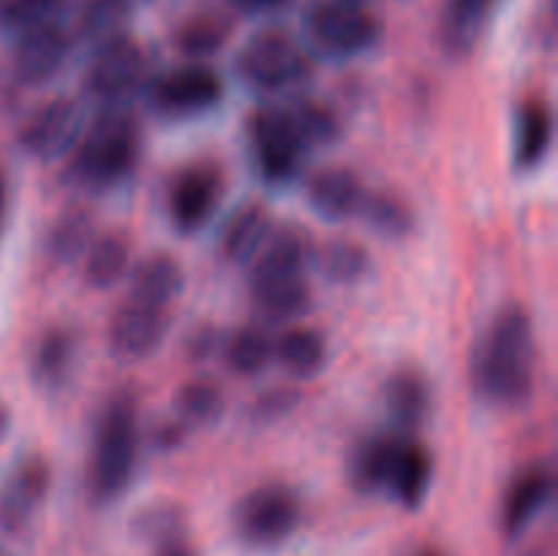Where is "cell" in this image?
<instances>
[{
  "instance_id": "6da1fadb",
  "label": "cell",
  "mask_w": 558,
  "mask_h": 556,
  "mask_svg": "<svg viewBox=\"0 0 558 556\" xmlns=\"http://www.w3.org/2000/svg\"><path fill=\"white\" fill-rule=\"evenodd\" d=\"M472 387L485 403L518 409L537 382V336L523 305L510 303L490 319L472 354Z\"/></svg>"
},
{
  "instance_id": "7a4b0ae2",
  "label": "cell",
  "mask_w": 558,
  "mask_h": 556,
  "mask_svg": "<svg viewBox=\"0 0 558 556\" xmlns=\"http://www.w3.org/2000/svg\"><path fill=\"white\" fill-rule=\"evenodd\" d=\"M142 158V131L125 107H104L65 156V180L82 191H112L131 178Z\"/></svg>"
},
{
  "instance_id": "3957f363",
  "label": "cell",
  "mask_w": 558,
  "mask_h": 556,
  "mask_svg": "<svg viewBox=\"0 0 558 556\" xmlns=\"http://www.w3.org/2000/svg\"><path fill=\"white\" fill-rule=\"evenodd\" d=\"M311 243L300 229L272 227L259 254L248 262V292L256 311L270 322H294L311 309L305 270Z\"/></svg>"
},
{
  "instance_id": "277c9868",
  "label": "cell",
  "mask_w": 558,
  "mask_h": 556,
  "mask_svg": "<svg viewBox=\"0 0 558 556\" xmlns=\"http://www.w3.org/2000/svg\"><path fill=\"white\" fill-rule=\"evenodd\" d=\"M136 398L118 392L104 403L96 420L87 461V488L98 505H109L125 494L140 463L142 431Z\"/></svg>"
},
{
  "instance_id": "5b68a950",
  "label": "cell",
  "mask_w": 558,
  "mask_h": 556,
  "mask_svg": "<svg viewBox=\"0 0 558 556\" xmlns=\"http://www.w3.org/2000/svg\"><path fill=\"white\" fill-rule=\"evenodd\" d=\"M300 523V499L289 485L265 483L248 491L232 512L234 534L254 551H270L287 543Z\"/></svg>"
},
{
  "instance_id": "8992f818",
  "label": "cell",
  "mask_w": 558,
  "mask_h": 556,
  "mask_svg": "<svg viewBox=\"0 0 558 556\" xmlns=\"http://www.w3.org/2000/svg\"><path fill=\"white\" fill-rule=\"evenodd\" d=\"M248 145L256 172L270 185H287L303 169L308 147L300 140L287 107H262L248 118Z\"/></svg>"
},
{
  "instance_id": "52a82bcc",
  "label": "cell",
  "mask_w": 558,
  "mask_h": 556,
  "mask_svg": "<svg viewBox=\"0 0 558 556\" xmlns=\"http://www.w3.org/2000/svg\"><path fill=\"white\" fill-rule=\"evenodd\" d=\"M238 74L245 85L262 93H283L303 85L314 74L308 52L283 33H262L238 55Z\"/></svg>"
},
{
  "instance_id": "ba28073f",
  "label": "cell",
  "mask_w": 558,
  "mask_h": 556,
  "mask_svg": "<svg viewBox=\"0 0 558 556\" xmlns=\"http://www.w3.org/2000/svg\"><path fill=\"white\" fill-rule=\"evenodd\" d=\"M223 80L205 63L178 65L158 74L145 87V101L158 118L189 120L210 112L221 104Z\"/></svg>"
},
{
  "instance_id": "9c48e42d",
  "label": "cell",
  "mask_w": 558,
  "mask_h": 556,
  "mask_svg": "<svg viewBox=\"0 0 558 556\" xmlns=\"http://www.w3.org/2000/svg\"><path fill=\"white\" fill-rule=\"evenodd\" d=\"M147 82L145 49L129 36L98 44L87 65V93L104 107H125Z\"/></svg>"
},
{
  "instance_id": "30bf717a",
  "label": "cell",
  "mask_w": 558,
  "mask_h": 556,
  "mask_svg": "<svg viewBox=\"0 0 558 556\" xmlns=\"http://www.w3.org/2000/svg\"><path fill=\"white\" fill-rule=\"evenodd\" d=\"M308 36L330 58H354L379 41V22L352 0H325L308 11Z\"/></svg>"
},
{
  "instance_id": "8fae6325",
  "label": "cell",
  "mask_w": 558,
  "mask_h": 556,
  "mask_svg": "<svg viewBox=\"0 0 558 556\" xmlns=\"http://www.w3.org/2000/svg\"><path fill=\"white\" fill-rule=\"evenodd\" d=\"M85 129V109L76 98L58 96L41 104L20 129V147L38 161L65 158Z\"/></svg>"
},
{
  "instance_id": "7c38bea8",
  "label": "cell",
  "mask_w": 558,
  "mask_h": 556,
  "mask_svg": "<svg viewBox=\"0 0 558 556\" xmlns=\"http://www.w3.org/2000/svg\"><path fill=\"white\" fill-rule=\"evenodd\" d=\"M223 200V178L210 164H191L180 169L167 191L169 223L180 234H196L216 216Z\"/></svg>"
},
{
  "instance_id": "4fadbf2b",
  "label": "cell",
  "mask_w": 558,
  "mask_h": 556,
  "mask_svg": "<svg viewBox=\"0 0 558 556\" xmlns=\"http://www.w3.org/2000/svg\"><path fill=\"white\" fill-rule=\"evenodd\" d=\"M169 333V309L125 298L109 319V347L123 360L150 358Z\"/></svg>"
},
{
  "instance_id": "5bb4252c",
  "label": "cell",
  "mask_w": 558,
  "mask_h": 556,
  "mask_svg": "<svg viewBox=\"0 0 558 556\" xmlns=\"http://www.w3.org/2000/svg\"><path fill=\"white\" fill-rule=\"evenodd\" d=\"M49 480H52V472H49L47 458L36 456V452L20 458L3 474L0 480V532L14 534L31 521L33 512L47 496Z\"/></svg>"
},
{
  "instance_id": "9a60e30c",
  "label": "cell",
  "mask_w": 558,
  "mask_h": 556,
  "mask_svg": "<svg viewBox=\"0 0 558 556\" xmlns=\"http://www.w3.org/2000/svg\"><path fill=\"white\" fill-rule=\"evenodd\" d=\"M71 52V38L58 22L31 27L20 33L14 49V74L25 85H44L65 65Z\"/></svg>"
},
{
  "instance_id": "2e32d148",
  "label": "cell",
  "mask_w": 558,
  "mask_h": 556,
  "mask_svg": "<svg viewBox=\"0 0 558 556\" xmlns=\"http://www.w3.org/2000/svg\"><path fill=\"white\" fill-rule=\"evenodd\" d=\"M554 472L543 463H534V467L518 472L512 478L510 488H507L505 501H501V527H505V532L510 537H518L548 507V501L554 499Z\"/></svg>"
},
{
  "instance_id": "e0dca14e",
  "label": "cell",
  "mask_w": 558,
  "mask_h": 556,
  "mask_svg": "<svg viewBox=\"0 0 558 556\" xmlns=\"http://www.w3.org/2000/svg\"><path fill=\"white\" fill-rule=\"evenodd\" d=\"M365 194H368V189H365L363 180L352 169L343 167L322 169L308 180V189H305L308 205L314 207L316 216L336 223L357 218Z\"/></svg>"
},
{
  "instance_id": "ac0fdd59",
  "label": "cell",
  "mask_w": 558,
  "mask_h": 556,
  "mask_svg": "<svg viewBox=\"0 0 558 556\" xmlns=\"http://www.w3.org/2000/svg\"><path fill=\"white\" fill-rule=\"evenodd\" d=\"M381 398H385L387 418H390L392 428L398 434L414 436V431L425 423L430 412L428 379L417 368H409V365L387 376Z\"/></svg>"
},
{
  "instance_id": "d6986e66",
  "label": "cell",
  "mask_w": 558,
  "mask_h": 556,
  "mask_svg": "<svg viewBox=\"0 0 558 556\" xmlns=\"http://www.w3.org/2000/svg\"><path fill=\"white\" fill-rule=\"evenodd\" d=\"M434 480V458L414 436L403 434L387 478V494L407 510H417L425 501Z\"/></svg>"
},
{
  "instance_id": "ffe728a7",
  "label": "cell",
  "mask_w": 558,
  "mask_h": 556,
  "mask_svg": "<svg viewBox=\"0 0 558 556\" xmlns=\"http://www.w3.org/2000/svg\"><path fill=\"white\" fill-rule=\"evenodd\" d=\"M183 267L174 256L153 254L145 256L134 270L129 273V298L142 303L169 309L180 292H183Z\"/></svg>"
},
{
  "instance_id": "44dd1931",
  "label": "cell",
  "mask_w": 558,
  "mask_h": 556,
  "mask_svg": "<svg viewBox=\"0 0 558 556\" xmlns=\"http://www.w3.org/2000/svg\"><path fill=\"white\" fill-rule=\"evenodd\" d=\"M82 278L93 289H112L129 276L131 243L120 232H96L82 254Z\"/></svg>"
},
{
  "instance_id": "7402d4cb",
  "label": "cell",
  "mask_w": 558,
  "mask_h": 556,
  "mask_svg": "<svg viewBox=\"0 0 558 556\" xmlns=\"http://www.w3.org/2000/svg\"><path fill=\"white\" fill-rule=\"evenodd\" d=\"M554 142V114L548 104L532 98L521 104L515 118V145H512V164L521 172L539 167L545 161Z\"/></svg>"
},
{
  "instance_id": "603a6c76",
  "label": "cell",
  "mask_w": 558,
  "mask_h": 556,
  "mask_svg": "<svg viewBox=\"0 0 558 556\" xmlns=\"http://www.w3.org/2000/svg\"><path fill=\"white\" fill-rule=\"evenodd\" d=\"M272 360L294 379H314L327 363L325 336L314 327H287L272 338Z\"/></svg>"
},
{
  "instance_id": "cb8c5ba5",
  "label": "cell",
  "mask_w": 558,
  "mask_h": 556,
  "mask_svg": "<svg viewBox=\"0 0 558 556\" xmlns=\"http://www.w3.org/2000/svg\"><path fill=\"white\" fill-rule=\"evenodd\" d=\"M401 436L403 434H398V431L376 434L354 447L352 458H349V478L360 494H379L387 488V478H390Z\"/></svg>"
},
{
  "instance_id": "d4e9b609",
  "label": "cell",
  "mask_w": 558,
  "mask_h": 556,
  "mask_svg": "<svg viewBox=\"0 0 558 556\" xmlns=\"http://www.w3.org/2000/svg\"><path fill=\"white\" fill-rule=\"evenodd\" d=\"M270 213L262 205H245L234 213L221 232V254L234 265L248 267V262L259 254L265 240L272 232Z\"/></svg>"
},
{
  "instance_id": "484cf974",
  "label": "cell",
  "mask_w": 558,
  "mask_h": 556,
  "mask_svg": "<svg viewBox=\"0 0 558 556\" xmlns=\"http://www.w3.org/2000/svg\"><path fill=\"white\" fill-rule=\"evenodd\" d=\"M496 0H447L441 16V41L450 55H469L477 47L485 25L490 20Z\"/></svg>"
},
{
  "instance_id": "4316f807",
  "label": "cell",
  "mask_w": 558,
  "mask_h": 556,
  "mask_svg": "<svg viewBox=\"0 0 558 556\" xmlns=\"http://www.w3.org/2000/svg\"><path fill=\"white\" fill-rule=\"evenodd\" d=\"M76 358V336L71 327H49L41 338H38L36 349H33L31 371L33 379L41 387L52 390L69 379L71 368H74Z\"/></svg>"
},
{
  "instance_id": "83f0119b",
  "label": "cell",
  "mask_w": 558,
  "mask_h": 556,
  "mask_svg": "<svg viewBox=\"0 0 558 556\" xmlns=\"http://www.w3.org/2000/svg\"><path fill=\"white\" fill-rule=\"evenodd\" d=\"M221 354L234 376H259L272 363V336L262 325H245L221 338Z\"/></svg>"
},
{
  "instance_id": "f1b7e54d",
  "label": "cell",
  "mask_w": 558,
  "mask_h": 556,
  "mask_svg": "<svg viewBox=\"0 0 558 556\" xmlns=\"http://www.w3.org/2000/svg\"><path fill=\"white\" fill-rule=\"evenodd\" d=\"M227 409V396L221 387L210 379H191L174 396V412H178V423L185 428H196V425H213L223 418Z\"/></svg>"
},
{
  "instance_id": "f546056e",
  "label": "cell",
  "mask_w": 558,
  "mask_h": 556,
  "mask_svg": "<svg viewBox=\"0 0 558 556\" xmlns=\"http://www.w3.org/2000/svg\"><path fill=\"white\" fill-rule=\"evenodd\" d=\"M311 262L332 283H354L368 270V254L352 240H330L311 254Z\"/></svg>"
},
{
  "instance_id": "4dcf8cb0",
  "label": "cell",
  "mask_w": 558,
  "mask_h": 556,
  "mask_svg": "<svg viewBox=\"0 0 558 556\" xmlns=\"http://www.w3.org/2000/svg\"><path fill=\"white\" fill-rule=\"evenodd\" d=\"M357 218H363L376 234L390 240L407 238L414 223V216L407 202L398 200L396 194H385V191H368Z\"/></svg>"
},
{
  "instance_id": "1f68e13d",
  "label": "cell",
  "mask_w": 558,
  "mask_h": 556,
  "mask_svg": "<svg viewBox=\"0 0 558 556\" xmlns=\"http://www.w3.org/2000/svg\"><path fill=\"white\" fill-rule=\"evenodd\" d=\"M93 238H96V223H93V218L82 210H71L65 216H60L54 221V227L49 229L47 251L52 259L71 265V262L82 259V254H85Z\"/></svg>"
},
{
  "instance_id": "d6a6232c",
  "label": "cell",
  "mask_w": 558,
  "mask_h": 556,
  "mask_svg": "<svg viewBox=\"0 0 558 556\" xmlns=\"http://www.w3.org/2000/svg\"><path fill=\"white\" fill-rule=\"evenodd\" d=\"M287 112L308 150L332 145L338 140V134H341V123H338L336 112L330 107H325V104L294 101L289 104Z\"/></svg>"
},
{
  "instance_id": "836d02e7",
  "label": "cell",
  "mask_w": 558,
  "mask_h": 556,
  "mask_svg": "<svg viewBox=\"0 0 558 556\" xmlns=\"http://www.w3.org/2000/svg\"><path fill=\"white\" fill-rule=\"evenodd\" d=\"M129 0H87L80 16L82 36L90 41L104 44L109 38L123 36V25L129 22Z\"/></svg>"
},
{
  "instance_id": "e575fe53",
  "label": "cell",
  "mask_w": 558,
  "mask_h": 556,
  "mask_svg": "<svg viewBox=\"0 0 558 556\" xmlns=\"http://www.w3.org/2000/svg\"><path fill=\"white\" fill-rule=\"evenodd\" d=\"M229 36V27L216 16H205V20H191L180 27L178 33V49L191 58L194 63H202L205 58L216 55L223 47Z\"/></svg>"
},
{
  "instance_id": "d590c367",
  "label": "cell",
  "mask_w": 558,
  "mask_h": 556,
  "mask_svg": "<svg viewBox=\"0 0 558 556\" xmlns=\"http://www.w3.org/2000/svg\"><path fill=\"white\" fill-rule=\"evenodd\" d=\"M69 5V0H3L0 3V25L9 31H31V27L49 25L60 11Z\"/></svg>"
},
{
  "instance_id": "8d00e7d4",
  "label": "cell",
  "mask_w": 558,
  "mask_h": 556,
  "mask_svg": "<svg viewBox=\"0 0 558 556\" xmlns=\"http://www.w3.org/2000/svg\"><path fill=\"white\" fill-rule=\"evenodd\" d=\"M221 349V336H218L216 327L210 325H202L196 327L194 333H191L189 338H185V352H189L191 360H207L213 352H218Z\"/></svg>"
},
{
  "instance_id": "74e56055",
  "label": "cell",
  "mask_w": 558,
  "mask_h": 556,
  "mask_svg": "<svg viewBox=\"0 0 558 556\" xmlns=\"http://www.w3.org/2000/svg\"><path fill=\"white\" fill-rule=\"evenodd\" d=\"M294 403H298V396H294L292 390H283V387H278V390L265 392V396L254 403V414L256 418L272 420V418H278V414L289 412Z\"/></svg>"
},
{
  "instance_id": "f35d334b",
  "label": "cell",
  "mask_w": 558,
  "mask_h": 556,
  "mask_svg": "<svg viewBox=\"0 0 558 556\" xmlns=\"http://www.w3.org/2000/svg\"><path fill=\"white\" fill-rule=\"evenodd\" d=\"M185 431H189V428H185L183 423L158 425V428H156V445L161 447V450H172V447H178L180 442H183Z\"/></svg>"
},
{
  "instance_id": "ab89813d",
  "label": "cell",
  "mask_w": 558,
  "mask_h": 556,
  "mask_svg": "<svg viewBox=\"0 0 558 556\" xmlns=\"http://www.w3.org/2000/svg\"><path fill=\"white\" fill-rule=\"evenodd\" d=\"M232 3L245 14H267V11L283 9L289 0H232Z\"/></svg>"
},
{
  "instance_id": "60d3db41",
  "label": "cell",
  "mask_w": 558,
  "mask_h": 556,
  "mask_svg": "<svg viewBox=\"0 0 558 556\" xmlns=\"http://www.w3.org/2000/svg\"><path fill=\"white\" fill-rule=\"evenodd\" d=\"M5 213H9V178H5V169L0 164V232H3Z\"/></svg>"
},
{
  "instance_id": "b9f144b4",
  "label": "cell",
  "mask_w": 558,
  "mask_h": 556,
  "mask_svg": "<svg viewBox=\"0 0 558 556\" xmlns=\"http://www.w3.org/2000/svg\"><path fill=\"white\" fill-rule=\"evenodd\" d=\"M161 556H194L189 548H183V545H169V548L161 551Z\"/></svg>"
},
{
  "instance_id": "7bdbcfd3",
  "label": "cell",
  "mask_w": 558,
  "mask_h": 556,
  "mask_svg": "<svg viewBox=\"0 0 558 556\" xmlns=\"http://www.w3.org/2000/svg\"><path fill=\"white\" fill-rule=\"evenodd\" d=\"M9 423H11V420H9V409H5L3 403H0V439H3L5 431H9Z\"/></svg>"
},
{
  "instance_id": "ee69618b",
  "label": "cell",
  "mask_w": 558,
  "mask_h": 556,
  "mask_svg": "<svg viewBox=\"0 0 558 556\" xmlns=\"http://www.w3.org/2000/svg\"><path fill=\"white\" fill-rule=\"evenodd\" d=\"M414 556H441V554H436V551H430V548H423V551H417Z\"/></svg>"
}]
</instances>
